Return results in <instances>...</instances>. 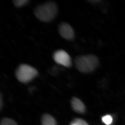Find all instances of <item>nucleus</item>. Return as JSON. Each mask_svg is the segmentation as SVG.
I'll use <instances>...</instances> for the list:
<instances>
[{"instance_id": "nucleus-6", "label": "nucleus", "mask_w": 125, "mask_h": 125, "mask_svg": "<svg viewBox=\"0 0 125 125\" xmlns=\"http://www.w3.org/2000/svg\"><path fill=\"white\" fill-rule=\"evenodd\" d=\"M71 105L73 110L76 113L82 114L86 111L85 104L78 98L73 97L71 100Z\"/></svg>"}, {"instance_id": "nucleus-9", "label": "nucleus", "mask_w": 125, "mask_h": 125, "mask_svg": "<svg viewBox=\"0 0 125 125\" xmlns=\"http://www.w3.org/2000/svg\"><path fill=\"white\" fill-rule=\"evenodd\" d=\"M0 125H18L16 122L9 118H4L1 120Z\"/></svg>"}, {"instance_id": "nucleus-8", "label": "nucleus", "mask_w": 125, "mask_h": 125, "mask_svg": "<svg viewBox=\"0 0 125 125\" xmlns=\"http://www.w3.org/2000/svg\"><path fill=\"white\" fill-rule=\"evenodd\" d=\"M13 4L16 7L20 8L27 5L29 0H14L13 1Z\"/></svg>"}, {"instance_id": "nucleus-12", "label": "nucleus", "mask_w": 125, "mask_h": 125, "mask_svg": "<svg viewBox=\"0 0 125 125\" xmlns=\"http://www.w3.org/2000/svg\"><path fill=\"white\" fill-rule=\"evenodd\" d=\"M70 125H73V124H70Z\"/></svg>"}, {"instance_id": "nucleus-1", "label": "nucleus", "mask_w": 125, "mask_h": 125, "mask_svg": "<svg viewBox=\"0 0 125 125\" xmlns=\"http://www.w3.org/2000/svg\"><path fill=\"white\" fill-rule=\"evenodd\" d=\"M74 65L79 72L82 73H90L94 71L99 66V59L94 54L80 55L76 57Z\"/></svg>"}, {"instance_id": "nucleus-10", "label": "nucleus", "mask_w": 125, "mask_h": 125, "mask_svg": "<svg viewBox=\"0 0 125 125\" xmlns=\"http://www.w3.org/2000/svg\"><path fill=\"white\" fill-rule=\"evenodd\" d=\"M70 124L74 125H89L86 121L80 118L75 119L71 122Z\"/></svg>"}, {"instance_id": "nucleus-5", "label": "nucleus", "mask_w": 125, "mask_h": 125, "mask_svg": "<svg viewBox=\"0 0 125 125\" xmlns=\"http://www.w3.org/2000/svg\"><path fill=\"white\" fill-rule=\"evenodd\" d=\"M58 32L61 37L67 40H73L74 38L75 34L73 28L68 23L61 22L58 26Z\"/></svg>"}, {"instance_id": "nucleus-2", "label": "nucleus", "mask_w": 125, "mask_h": 125, "mask_svg": "<svg viewBox=\"0 0 125 125\" xmlns=\"http://www.w3.org/2000/svg\"><path fill=\"white\" fill-rule=\"evenodd\" d=\"M58 13L56 4L53 1H47L37 6L34 10V14L39 20L48 22L56 18Z\"/></svg>"}, {"instance_id": "nucleus-7", "label": "nucleus", "mask_w": 125, "mask_h": 125, "mask_svg": "<svg viewBox=\"0 0 125 125\" xmlns=\"http://www.w3.org/2000/svg\"><path fill=\"white\" fill-rule=\"evenodd\" d=\"M42 125H57L56 119L52 116L48 114H45L41 119Z\"/></svg>"}, {"instance_id": "nucleus-11", "label": "nucleus", "mask_w": 125, "mask_h": 125, "mask_svg": "<svg viewBox=\"0 0 125 125\" xmlns=\"http://www.w3.org/2000/svg\"><path fill=\"white\" fill-rule=\"evenodd\" d=\"M102 121L105 124L109 125L112 123L113 119L111 116L110 115H106L103 117Z\"/></svg>"}, {"instance_id": "nucleus-3", "label": "nucleus", "mask_w": 125, "mask_h": 125, "mask_svg": "<svg viewBox=\"0 0 125 125\" xmlns=\"http://www.w3.org/2000/svg\"><path fill=\"white\" fill-rule=\"evenodd\" d=\"M38 75V71L36 69L26 64H22L19 65L15 72L17 79L24 83L31 82Z\"/></svg>"}, {"instance_id": "nucleus-4", "label": "nucleus", "mask_w": 125, "mask_h": 125, "mask_svg": "<svg viewBox=\"0 0 125 125\" xmlns=\"http://www.w3.org/2000/svg\"><path fill=\"white\" fill-rule=\"evenodd\" d=\"M53 58L57 64L66 68L72 66V60L69 55L64 50H58L55 52L53 55Z\"/></svg>"}]
</instances>
